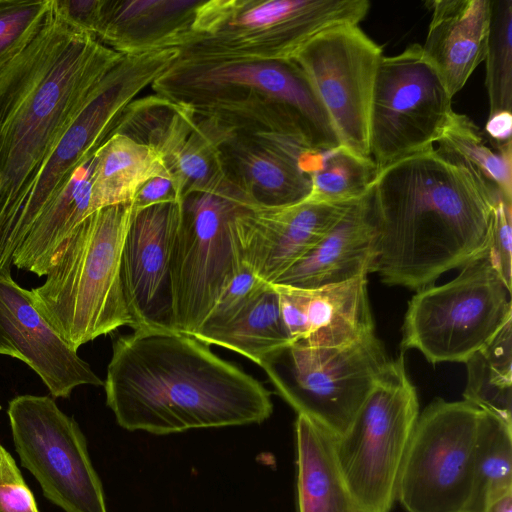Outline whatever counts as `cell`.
Returning a JSON list of instances; mask_svg holds the SVG:
<instances>
[{"mask_svg": "<svg viewBox=\"0 0 512 512\" xmlns=\"http://www.w3.org/2000/svg\"><path fill=\"white\" fill-rule=\"evenodd\" d=\"M485 85L489 115L512 112V0H491Z\"/></svg>", "mask_w": 512, "mask_h": 512, "instance_id": "30", "label": "cell"}, {"mask_svg": "<svg viewBox=\"0 0 512 512\" xmlns=\"http://www.w3.org/2000/svg\"><path fill=\"white\" fill-rule=\"evenodd\" d=\"M270 284L245 265L227 285L197 333L217 329L233 321Z\"/></svg>", "mask_w": 512, "mask_h": 512, "instance_id": "32", "label": "cell"}, {"mask_svg": "<svg viewBox=\"0 0 512 512\" xmlns=\"http://www.w3.org/2000/svg\"><path fill=\"white\" fill-rule=\"evenodd\" d=\"M377 255L371 273L419 290L487 253L499 200L463 159L434 146L378 172L371 188Z\"/></svg>", "mask_w": 512, "mask_h": 512, "instance_id": "2", "label": "cell"}, {"mask_svg": "<svg viewBox=\"0 0 512 512\" xmlns=\"http://www.w3.org/2000/svg\"><path fill=\"white\" fill-rule=\"evenodd\" d=\"M181 202L170 172L149 179L138 191L132 204L140 210L164 202Z\"/></svg>", "mask_w": 512, "mask_h": 512, "instance_id": "36", "label": "cell"}, {"mask_svg": "<svg viewBox=\"0 0 512 512\" xmlns=\"http://www.w3.org/2000/svg\"><path fill=\"white\" fill-rule=\"evenodd\" d=\"M272 285L292 343L336 347L375 332L367 276L316 289Z\"/></svg>", "mask_w": 512, "mask_h": 512, "instance_id": "17", "label": "cell"}, {"mask_svg": "<svg viewBox=\"0 0 512 512\" xmlns=\"http://www.w3.org/2000/svg\"><path fill=\"white\" fill-rule=\"evenodd\" d=\"M437 143L466 161L498 199L512 201V149L496 150L467 115L454 111Z\"/></svg>", "mask_w": 512, "mask_h": 512, "instance_id": "29", "label": "cell"}, {"mask_svg": "<svg viewBox=\"0 0 512 512\" xmlns=\"http://www.w3.org/2000/svg\"><path fill=\"white\" fill-rule=\"evenodd\" d=\"M306 149L290 137L273 135L261 142H236L229 153L240 169L245 192L261 206L281 207L302 202L310 193V179L300 168Z\"/></svg>", "mask_w": 512, "mask_h": 512, "instance_id": "21", "label": "cell"}, {"mask_svg": "<svg viewBox=\"0 0 512 512\" xmlns=\"http://www.w3.org/2000/svg\"><path fill=\"white\" fill-rule=\"evenodd\" d=\"M511 319V290L486 253L451 281L417 290L404 316L401 352L418 350L432 364L465 363Z\"/></svg>", "mask_w": 512, "mask_h": 512, "instance_id": "8", "label": "cell"}, {"mask_svg": "<svg viewBox=\"0 0 512 512\" xmlns=\"http://www.w3.org/2000/svg\"><path fill=\"white\" fill-rule=\"evenodd\" d=\"M389 360L372 332L336 347L294 342L262 368L297 415L337 438L349 428Z\"/></svg>", "mask_w": 512, "mask_h": 512, "instance_id": "9", "label": "cell"}, {"mask_svg": "<svg viewBox=\"0 0 512 512\" xmlns=\"http://www.w3.org/2000/svg\"><path fill=\"white\" fill-rule=\"evenodd\" d=\"M179 215L178 201L133 211L122 247L120 278L135 329L173 330L170 265Z\"/></svg>", "mask_w": 512, "mask_h": 512, "instance_id": "15", "label": "cell"}, {"mask_svg": "<svg viewBox=\"0 0 512 512\" xmlns=\"http://www.w3.org/2000/svg\"><path fill=\"white\" fill-rule=\"evenodd\" d=\"M368 0L199 1L160 49H172L171 66L285 62L317 35L358 25Z\"/></svg>", "mask_w": 512, "mask_h": 512, "instance_id": "4", "label": "cell"}, {"mask_svg": "<svg viewBox=\"0 0 512 512\" xmlns=\"http://www.w3.org/2000/svg\"><path fill=\"white\" fill-rule=\"evenodd\" d=\"M124 55L54 11L0 73V275H11L33 188Z\"/></svg>", "mask_w": 512, "mask_h": 512, "instance_id": "1", "label": "cell"}, {"mask_svg": "<svg viewBox=\"0 0 512 512\" xmlns=\"http://www.w3.org/2000/svg\"><path fill=\"white\" fill-rule=\"evenodd\" d=\"M15 450L44 496L65 512H107L86 438L73 417L48 396L20 395L8 403Z\"/></svg>", "mask_w": 512, "mask_h": 512, "instance_id": "12", "label": "cell"}, {"mask_svg": "<svg viewBox=\"0 0 512 512\" xmlns=\"http://www.w3.org/2000/svg\"><path fill=\"white\" fill-rule=\"evenodd\" d=\"M106 403L129 431L167 435L262 423L271 392L194 336L139 328L113 344Z\"/></svg>", "mask_w": 512, "mask_h": 512, "instance_id": "3", "label": "cell"}, {"mask_svg": "<svg viewBox=\"0 0 512 512\" xmlns=\"http://www.w3.org/2000/svg\"><path fill=\"white\" fill-rule=\"evenodd\" d=\"M352 202L255 205L248 218L245 264L265 282L274 283L315 246Z\"/></svg>", "mask_w": 512, "mask_h": 512, "instance_id": "18", "label": "cell"}, {"mask_svg": "<svg viewBox=\"0 0 512 512\" xmlns=\"http://www.w3.org/2000/svg\"><path fill=\"white\" fill-rule=\"evenodd\" d=\"M419 416L404 352L390 359L344 434L335 438L339 466L361 512H390Z\"/></svg>", "mask_w": 512, "mask_h": 512, "instance_id": "7", "label": "cell"}, {"mask_svg": "<svg viewBox=\"0 0 512 512\" xmlns=\"http://www.w3.org/2000/svg\"><path fill=\"white\" fill-rule=\"evenodd\" d=\"M487 255L506 287L512 284V201L499 199L492 211Z\"/></svg>", "mask_w": 512, "mask_h": 512, "instance_id": "33", "label": "cell"}, {"mask_svg": "<svg viewBox=\"0 0 512 512\" xmlns=\"http://www.w3.org/2000/svg\"><path fill=\"white\" fill-rule=\"evenodd\" d=\"M361 512V511H360Z\"/></svg>", "mask_w": 512, "mask_h": 512, "instance_id": "39", "label": "cell"}, {"mask_svg": "<svg viewBox=\"0 0 512 512\" xmlns=\"http://www.w3.org/2000/svg\"><path fill=\"white\" fill-rule=\"evenodd\" d=\"M154 88L174 104L229 92H248L277 108L314 149L340 145L332 122L295 60L227 65L171 66Z\"/></svg>", "mask_w": 512, "mask_h": 512, "instance_id": "13", "label": "cell"}, {"mask_svg": "<svg viewBox=\"0 0 512 512\" xmlns=\"http://www.w3.org/2000/svg\"><path fill=\"white\" fill-rule=\"evenodd\" d=\"M0 512H39L11 454L0 445Z\"/></svg>", "mask_w": 512, "mask_h": 512, "instance_id": "34", "label": "cell"}, {"mask_svg": "<svg viewBox=\"0 0 512 512\" xmlns=\"http://www.w3.org/2000/svg\"><path fill=\"white\" fill-rule=\"evenodd\" d=\"M376 255L377 225L370 189L274 283L303 289L343 283L371 273Z\"/></svg>", "mask_w": 512, "mask_h": 512, "instance_id": "19", "label": "cell"}, {"mask_svg": "<svg viewBox=\"0 0 512 512\" xmlns=\"http://www.w3.org/2000/svg\"><path fill=\"white\" fill-rule=\"evenodd\" d=\"M465 364L463 400L512 427V319Z\"/></svg>", "mask_w": 512, "mask_h": 512, "instance_id": "26", "label": "cell"}, {"mask_svg": "<svg viewBox=\"0 0 512 512\" xmlns=\"http://www.w3.org/2000/svg\"><path fill=\"white\" fill-rule=\"evenodd\" d=\"M0 354L27 364L54 398L81 385H104L11 275H0Z\"/></svg>", "mask_w": 512, "mask_h": 512, "instance_id": "16", "label": "cell"}, {"mask_svg": "<svg viewBox=\"0 0 512 512\" xmlns=\"http://www.w3.org/2000/svg\"><path fill=\"white\" fill-rule=\"evenodd\" d=\"M300 168L310 179L311 202L348 203L371 189L378 170L371 158H363L339 145L329 149H306Z\"/></svg>", "mask_w": 512, "mask_h": 512, "instance_id": "27", "label": "cell"}, {"mask_svg": "<svg viewBox=\"0 0 512 512\" xmlns=\"http://www.w3.org/2000/svg\"><path fill=\"white\" fill-rule=\"evenodd\" d=\"M198 2L103 0L95 38L124 55L159 50Z\"/></svg>", "mask_w": 512, "mask_h": 512, "instance_id": "23", "label": "cell"}, {"mask_svg": "<svg viewBox=\"0 0 512 512\" xmlns=\"http://www.w3.org/2000/svg\"><path fill=\"white\" fill-rule=\"evenodd\" d=\"M103 0H53L56 14L72 28L95 37Z\"/></svg>", "mask_w": 512, "mask_h": 512, "instance_id": "35", "label": "cell"}, {"mask_svg": "<svg viewBox=\"0 0 512 512\" xmlns=\"http://www.w3.org/2000/svg\"><path fill=\"white\" fill-rule=\"evenodd\" d=\"M482 409L437 398L419 413L397 499L407 512H465Z\"/></svg>", "mask_w": 512, "mask_h": 512, "instance_id": "11", "label": "cell"}, {"mask_svg": "<svg viewBox=\"0 0 512 512\" xmlns=\"http://www.w3.org/2000/svg\"><path fill=\"white\" fill-rule=\"evenodd\" d=\"M133 204L85 218L56 252L45 282L30 290L37 309L75 349L122 326L135 329L120 278Z\"/></svg>", "mask_w": 512, "mask_h": 512, "instance_id": "5", "label": "cell"}, {"mask_svg": "<svg viewBox=\"0 0 512 512\" xmlns=\"http://www.w3.org/2000/svg\"><path fill=\"white\" fill-rule=\"evenodd\" d=\"M485 512H512V492L496 499Z\"/></svg>", "mask_w": 512, "mask_h": 512, "instance_id": "38", "label": "cell"}, {"mask_svg": "<svg viewBox=\"0 0 512 512\" xmlns=\"http://www.w3.org/2000/svg\"><path fill=\"white\" fill-rule=\"evenodd\" d=\"M484 132L496 150L512 149V112L500 111L489 115Z\"/></svg>", "mask_w": 512, "mask_h": 512, "instance_id": "37", "label": "cell"}, {"mask_svg": "<svg viewBox=\"0 0 512 512\" xmlns=\"http://www.w3.org/2000/svg\"><path fill=\"white\" fill-rule=\"evenodd\" d=\"M194 337L207 345L237 352L260 367L292 343L272 284L233 321Z\"/></svg>", "mask_w": 512, "mask_h": 512, "instance_id": "25", "label": "cell"}, {"mask_svg": "<svg viewBox=\"0 0 512 512\" xmlns=\"http://www.w3.org/2000/svg\"><path fill=\"white\" fill-rule=\"evenodd\" d=\"M335 436L304 415H297L298 512H360L338 463Z\"/></svg>", "mask_w": 512, "mask_h": 512, "instance_id": "22", "label": "cell"}, {"mask_svg": "<svg viewBox=\"0 0 512 512\" xmlns=\"http://www.w3.org/2000/svg\"><path fill=\"white\" fill-rule=\"evenodd\" d=\"M382 57V48L359 25L349 24L317 35L294 59L325 108L340 145L363 158H371L369 119Z\"/></svg>", "mask_w": 512, "mask_h": 512, "instance_id": "14", "label": "cell"}, {"mask_svg": "<svg viewBox=\"0 0 512 512\" xmlns=\"http://www.w3.org/2000/svg\"><path fill=\"white\" fill-rule=\"evenodd\" d=\"M509 492H512V427L482 410L465 512H485L492 502Z\"/></svg>", "mask_w": 512, "mask_h": 512, "instance_id": "28", "label": "cell"}, {"mask_svg": "<svg viewBox=\"0 0 512 512\" xmlns=\"http://www.w3.org/2000/svg\"><path fill=\"white\" fill-rule=\"evenodd\" d=\"M168 172L158 148L116 132L96 154L90 215L106 207L132 203L149 179Z\"/></svg>", "mask_w": 512, "mask_h": 512, "instance_id": "24", "label": "cell"}, {"mask_svg": "<svg viewBox=\"0 0 512 512\" xmlns=\"http://www.w3.org/2000/svg\"><path fill=\"white\" fill-rule=\"evenodd\" d=\"M425 43V59L453 97L485 60L491 0H433Z\"/></svg>", "mask_w": 512, "mask_h": 512, "instance_id": "20", "label": "cell"}, {"mask_svg": "<svg viewBox=\"0 0 512 512\" xmlns=\"http://www.w3.org/2000/svg\"><path fill=\"white\" fill-rule=\"evenodd\" d=\"M452 97L418 43L381 58L369 119V150L378 172L440 139Z\"/></svg>", "mask_w": 512, "mask_h": 512, "instance_id": "10", "label": "cell"}, {"mask_svg": "<svg viewBox=\"0 0 512 512\" xmlns=\"http://www.w3.org/2000/svg\"><path fill=\"white\" fill-rule=\"evenodd\" d=\"M256 204L241 188L224 187L181 200L170 265L173 330L194 336L246 265L247 223Z\"/></svg>", "mask_w": 512, "mask_h": 512, "instance_id": "6", "label": "cell"}, {"mask_svg": "<svg viewBox=\"0 0 512 512\" xmlns=\"http://www.w3.org/2000/svg\"><path fill=\"white\" fill-rule=\"evenodd\" d=\"M53 0H0V73L37 36Z\"/></svg>", "mask_w": 512, "mask_h": 512, "instance_id": "31", "label": "cell"}]
</instances>
